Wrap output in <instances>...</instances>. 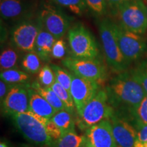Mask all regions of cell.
<instances>
[{
	"label": "cell",
	"mask_w": 147,
	"mask_h": 147,
	"mask_svg": "<svg viewBox=\"0 0 147 147\" xmlns=\"http://www.w3.org/2000/svg\"><path fill=\"white\" fill-rule=\"evenodd\" d=\"M106 91L109 104L114 110H119L117 113H127L136 118V110L146 94L131 71L119 73L110 80Z\"/></svg>",
	"instance_id": "obj_1"
},
{
	"label": "cell",
	"mask_w": 147,
	"mask_h": 147,
	"mask_svg": "<svg viewBox=\"0 0 147 147\" xmlns=\"http://www.w3.org/2000/svg\"><path fill=\"white\" fill-rule=\"evenodd\" d=\"M112 23L108 18L103 19L99 24V33L108 65L119 74L126 71L129 64L120 50Z\"/></svg>",
	"instance_id": "obj_2"
},
{
	"label": "cell",
	"mask_w": 147,
	"mask_h": 147,
	"mask_svg": "<svg viewBox=\"0 0 147 147\" xmlns=\"http://www.w3.org/2000/svg\"><path fill=\"white\" fill-rule=\"evenodd\" d=\"M115 110L108 102L106 90H99L95 96L87 104L78 121V127L81 129H87L91 126L105 119H109Z\"/></svg>",
	"instance_id": "obj_3"
},
{
	"label": "cell",
	"mask_w": 147,
	"mask_h": 147,
	"mask_svg": "<svg viewBox=\"0 0 147 147\" xmlns=\"http://www.w3.org/2000/svg\"><path fill=\"white\" fill-rule=\"evenodd\" d=\"M121 24L125 29L142 35L147 30V11L142 0H131L117 7Z\"/></svg>",
	"instance_id": "obj_4"
},
{
	"label": "cell",
	"mask_w": 147,
	"mask_h": 147,
	"mask_svg": "<svg viewBox=\"0 0 147 147\" xmlns=\"http://www.w3.org/2000/svg\"><path fill=\"white\" fill-rule=\"evenodd\" d=\"M14 125L29 142L38 145L52 146L53 140L49 136L45 126L28 113L12 115Z\"/></svg>",
	"instance_id": "obj_5"
},
{
	"label": "cell",
	"mask_w": 147,
	"mask_h": 147,
	"mask_svg": "<svg viewBox=\"0 0 147 147\" xmlns=\"http://www.w3.org/2000/svg\"><path fill=\"white\" fill-rule=\"evenodd\" d=\"M112 26L120 50L128 63L140 58L146 49V44L142 36L127 30L121 25L113 22Z\"/></svg>",
	"instance_id": "obj_6"
},
{
	"label": "cell",
	"mask_w": 147,
	"mask_h": 147,
	"mask_svg": "<svg viewBox=\"0 0 147 147\" xmlns=\"http://www.w3.org/2000/svg\"><path fill=\"white\" fill-rule=\"evenodd\" d=\"M68 40L73 57L79 59H96L99 50L94 38L82 25L69 29Z\"/></svg>",
	"instance_id": "obj_7"
},
{
	"label": "cell",
	"mask_w": 147,
	"mask_h": 147,
	"mask_svg": "<svg viewBox=\"0 0 147 147\" xmlns=\"http://www.w3.org/2000/svg\"><path fill=\"white\" fill-rule=\"evenodd\" d=\"M62 64L76 76L98 81L106 76L105 67L97 59H79L69 57L62 60Z\"/></svg>",
	"instance_id": "obj_8"
},
{
	"label": "cell",
	"mask_w": 147,
	"mask_h": 147,
	"mask_svg": "<svg viewBox=\"0 0 147 147\" xmlns=\"http://www.w3.org/2000/svg\"><path fill=\"white\" fill-rule=\"evenodd\" d=\"M70 93L74 102L79 117L82 115L84 107L95 96L99 91L97 81L89 80L71 74Z\"/></svg>",
	"instance_id": "obj_9"
},
{
	"label": "cell",
	"mask_w": 147,
	"mask_h": 147,
	"mask_svg": "<svg viewBox=\"0 0 147 147\" xmlns=\"http://www.w3.org/2000/svg\"><path fill=\"white\" fill-rule=\"evenodd\" d=\"M109 120L117 147H134L138 132L127 117L115 111Z\"/></svg>",
	"instance_id": "obj_10"
},
{
	"label": "cell",
	"mask_w": 147,
	"mask_h": 147,
	"mask_svg": "<svg viewBox=\"0 0 147 147\" xmlns=\"http://www.w3.org/2000/svg\"><path fill=\"white\" fill-rule=\"evenodd\" d=\"M28 84H16L9 90L1 104L3 112L10 117L29 110Z\"/></svg>",
	"instance_id": "obj_11"
},
{
	"label": "cell",
	"mask_w": 147,
	"mask_h": 147,
	"mask_svg": "<svg viewBox=\"0 0 147 147\" xmlns=\"http://www.w3.org/2000/svg\"><path fill=\"white\" fill-rule=\"evenodd\" d=\"M86 137L93 147H117L109 119H105L88 128Z\"/></svg>",
	"instance_id": "obj_12"
},
{
	"label": "cell",
	"mask_w": 147,
	"mask_h": 147,
	"mask_svg": "<svg viewBox=\"0 0 147 147\" xmlns=\"http://www.w3.org/2000/svg\"><path fill=\"white\" fill-rule=\"evenodd\" d=\"M40 29L30 23H24L14 29L12 40L19 50L25 52L34 51L37 37Z\"/></svg>",
	"instance_id": "obj_13"
},
{
	"label": "cell",
	"mask_w": 147,
	"mask_h": 147,
	"mask_svg": "<svg viewBox=\"0 0 147 147\" xmlns=\"http://www.w3.org/2000/svg\"><path fill=\"white\" fill-rule=\"evenodd\" d=\"M41 19L46 30L56 39L62 38L69 28V21L66 16L61 12L53 9L42 11Z\"/></svg>",
	"instance_id": "obj_14"
},
{
	"label": "cell",
	"mask_w": 147,
	"mask_h": 147,
	"mask_svg": "<svg viewBox=\"0 0 147 147\" xmlns=\"http://www.w3.org/2000/svg\"><path fill=\"white\" fill-rule=\"evenodd\" d=\"M29 93V110L36 115L51 120L57 113L55 108L40 95L38 92L35 91L29 86L28 88Z\"/></svg>",
	"instance_id": "obj_15"
},
{
	"label": "cell",
	"mask_w": 147,
	"mask_h": 147,
	"mask_svg": "<svg viewBox=\"0 0 147 147\" xmlns=\"http://www.w3.org/2000/svg\"><path fill=\"white\" fill-rule=\"evenodd\" d=\"M57 39L47 30H40L37 37L34 51L42 60H50L53 45Z\"/></svg>",
	"instance_id": "obj_16"
},
{
	"label": "cell",
	"mask_w": 147,
	"mask_h": 147,
	"mask_svg": "<svg viewBox=\"0 0 147 147\" xmlns=\"http://www.w3.org/2000/svg\"><path fill=\"white\" fill-rule=\"evenodd\" d=\"M31 87L35 91L38 92L40 95H42L55 108V110L57 112L65 110L63 102H61L59 97L57 96V95L55 93V91L51 87H42L40 84V82L37 81L33 82Z\"/></svg>",
	"instance_id": "obj_17"
},
{
	"label": "cell",
	"mask_w": 147,
	"mask_h": 147,
	"mask_svg": "<svg viewBox=\"0 0 147 147\" xmlns=\"http://www.w3.org/2000/svg\"><path fill=\"white\" fill-rule=\"evenodd\" d=\"M23 11V4L21 0H1L0 12L5 19L18 17Z\"/></svg>",
	"instance_id": "obj_18"
},
{
	"label": "cell",
	"mask_w": 147,
	"mask_h": 147,
	"mask_svg": "<svg viewBox=\"0 0 147 147\" xmlns=\"http://www.w3.org/2000/svg\"><path fill=\"white\" fill-rule=\"evenodd\" d=\"M72 115L73 114L69 111L63 110L57 112L51 119V120L61 130L62 135L67 132L75 131L74 121Z\"/></svg>",
	"instance_id": "obj_19"
},
{
	"label": "cell",
	"mask_w": 147,
	"mask_h": 147,
	"mask_svg": "<svg viewBox=\"0 0 147 147\" xmlns=\"http://www.w3.org/2000/svg\"><path fill=\"white\" fill-rule=\"evenodd\" d=\"M86 136H78L75 131L63 134L61 137L53 143V147H80Z\"/></svg>",
	"instance_id": "obj_20"
},
{
	"label": "cell",
	"mask_w": 147,
	"mask_h": 147,
	"mask_svg": "<svg viewBox=\"0 0 147 147\" xmlns=\"http://www.w3.org/2000/svg\"><path fill=\"white\" fill-rule=\"evenodd\" d=\"M0 78L6 83L25 84L29 80V75L25 71L12 68L1 71Z\"/></svg>",
	"instance_id": "obj_21"
},
{
	"label": "cell",
	"mask_w": 147,
	"mask_h": 147,
	"mask_svg": "<svg viewBox=\"0 0 147 147\" xmlns=\"http://www.w3.org/2000/svg\"><path fill=\"white\" fill-rule=\"evenodd\" d=\"M51 88L55 91V93L57 95V96L59 97L60 100L63 102L65 110L71 114H74L76 106H75L74 102L70 92L65 89L57 80Z\"/></svg>",
	"instance_id": "obj_22"
},
{
	"label": "cell",
	"mask_w": 147,
	"mask_h": 147,
	"mask_svg": "<svg viewBox=\"0 0 147 147\" xmlns=\"http://www.w3.org/2000/svg\"><path fill=\"white\" fill-rule=\"evenodd\" d=\"M22 67L29 73L36 74L41 69L40 58L35 51L28 52L22 61Z\"/></svg>",
	"instance_id": "obj_23"
},
{
	"label": "cell",
	"mask_w": 147,
	"mask_h": 147,
	"mask_svg": "<svg viewBox=\"0 0 147 147\" xmlns=\"http://www.w3.org/2000/svg\"><path fill=\"white\" fill-rule=\"evenodd\" d=\"M18 60V55L15 51L7 49L3 51L0 55L1 71L12 69L15 67Z\"/></svg>",
	"instance_id": "obj_24"
},
{
	"label": "cell",
	"mask_w": 147,
	"mask_h": 147,
	"mask_svg": "<svg viewBox=\"0 0 147 147\" xmlns=\"http://www.w3.org/2000/svg\"><path fill=\"white\" fill-rule=\"evenodd\" d=\"M51 67H52L53 70L54 71L57 81L61 84L67 91H70L71 79H72L71 78V74H69L65 69H63L59 66L55 65V64H52Z\"/></svg>",
	"instance_id": "obj_25"
},
{
	"label": "cell",
	"mask_w": 147,
	"mask_h": 147,
	"mask_svg": "<svg viewBox=\"0 0 147 147\" xmlns=\"http://www.w3.org/2000/svg\"><path fill=\"white\" fill-rule=\"evenodd\" d=\"M38 80L40 84L42 87H51L55 82L56 81V77L51 66L46 65L41 68L39 74Z\"/></svg>",
	"instance_id": "obj_26"
},
{
	"label": "cell",
	"mask_w": 147,
	"mask_h": 147,
	"mask_svg": "<svg viewBox=\"0 0 147 147\" xmlns=\"http://www.w3.org/2000/svg\"><path fill=\"white\" fill-rule=\"evenodd\" d=\"M57 3L69 8L74 13L80 14L86 7L85 0H53Z\"/></svg>",
	"instance_id": "obj_27"
},
{
	"label": "cell",
	"mask_w": 147,
	"mask_h": 147,
	"mask_svg": "<svg viewBox=\"0 0 147 147\" xmlns=\"http://www.w3.org/2000/svg\"><path fill=\"white\" fill-rule=\"evenodd\" d=\"M133 76L140 83L147 95V61L143 62L131 71Z\"/></svg>",
	"instance_id": "obj_28"
},
{
	"label": "cell",
	"mask_w": 147,
	"mask_h": 147,
	"mask_svg": "<svg viewBox=\"0 0 147 147\" xmlns=\"http://www.w3.org/2000/svg\"><path fill=\"white\" fill-rule=\"evenodd\" d=\"M135 126L138 134L134 147H147V125L142 123L137 119Z\"/></svg>",
	"instance_id": "obj_29"
},
{
	"label": "cell",
	"mask_w": 147,
	"mask_h": 147,
	"mask_svg": "<svg viewBox=\"0 0 147 147\" xmlns=\"http://www.w3.org/2000/svg\"><path fill=\"white\" fill-rule=\"evenodd\" d=\"M66 54V46L63 40L58 39L55 41L51 52V57L55 59H62Z\"/></svg>",
	"instance_id": "obj_30"
},
{
	"label": "cell",
	"mask_w": 147,
	"mask_h": 147,
	"mask_svg": "<svg viewBox=\"0 0 147 147\" xmlns=\"http://www.w3.org/2000/svg\"><path fill=\"white\" fill-rule=\"evenodd\" d=\"M45 127L49 136L53 140V142L57 140L58 139H59L61 137V130L60 129V128L51 119L48 121L47 125H45Z\"/></svg>",
	"instance_id": "obj_31"
},
{
	"label": "cell",
	"mask_w": 147,
	"mask_h": 147,
	"mask_svg": "<svg viewBox=\"0 0 147 147\" xmlns=\"http://www.w3.org/2000/svg\"><path fill=\"white\" fill-rule=\"evenodd\" d=\"M136 118L142 123L147 125V95L144 97L138 108Z\"/></svg>",
	"instance_id": "obj_32"
},
{
	"label": "cell",
	"mask_w": 147,
	"mask_h": 147,
	"mask_svg": "<svg viewBox=\"0 0 147 147\" xmlns=\"http://www.w3.org/2000/svg\"><path fill=\"white\" fill-rule=\"evenodd\" d=\"M86 3L93 12L103 14L106 10V0H85Z\"/></svg>",
	"instance_id": "obj_33"
},
{
	"label": "cell",
	"mask_w": 147,
	"mask_h": 147,
	"mask_svg": "<svg viewBox=\"0 0 147 147\" xmlns=\"http://www.w3.org/2000/svg\"><path fill=\"white\" fill-rule=\"evenodd\" d=\"M8 85L6 84V82L1 80L0 81V99H1V103L2 102V100H4L5 97L6 96L8 93Z\"/></svg>",
	"instance_id": "obj_34"
},
{
	"label": "cell",
	"mask_w": 147,
	"mask_h": 147,
	"mask_svg": "<svg viewBox=\"0 0 147 147\" xmlns=\"http://www.w3.org/2000/svg\"><path fill=\"white\" fill-rule=\"evenodd\" d=\"M106 2H108L110 5H113V6L117 7L120 5L122 3H125L127 1H131V0H106Z\"/></svg>",
	"instance_id": "obj_35"
},
{
	"label": "cell",
	"mask_w": 147,
	"mask_h": 147,
	"mask_svg": "<svg viewBox=\"0 0 147 147\" xmlns=\"http://www.w3.org/2000/svg\"><path fill=\"white\" fill-rule=\"evenodd\" d=\"M92 145L91 143H90L89 140H88V138L87 137H85V138H84L83 142L82 143V144L80 145V147H91Z\"/></svg>",
	"instance_id": "obj_36"
},
{
	"label": "cell",
	"mask_w": 147,
	"mask_h": 147,
	"mask_svg": "<svg viewBox=\"0 0 147 147\" xmlns=\"http://www.w3.org/2000/svg\"><path fill=\"white\" fill-rule=\"evenodd\" d=\"M0 147H8V146L4 142H1V143H0Z\"/></svg>",
	"instance_id": "obj_37"
},
{
	"label": "cell",
	"mask_w": 147,
	"mask_h": 147,
	"mask_svg": "<svg viewBox=\"0 0 147 147\" xmlns=\"http://www.w3.org/2000/svg\"><path fill=\"white\" fill-rule=\"evenodd\" d=\"M145 5H146V4H145ZM146 11H147V5H146Z\"/></svg>",
	"instance_id": "obj_38"
},
{
	"label": "cell",
	"mask_w": 147,
	"mask_h": 147,
	"mask_svg": "<svg viewBox=\"0 0 147 147\" xmlns=\"http://www.w3.org/2000/svg\"><path fill=\"white\" fill-rule=\"evenodd\" d=\"M91 147H93V146H91Z\"/></svg>",
	"instance_id": "obj_39"
}]
</instances>
